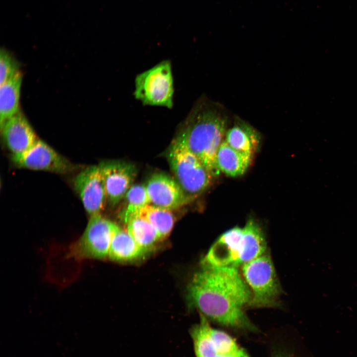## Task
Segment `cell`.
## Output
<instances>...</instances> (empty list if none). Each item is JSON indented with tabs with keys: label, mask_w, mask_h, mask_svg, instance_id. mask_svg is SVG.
Listing matches in <instances>:
<instances>
[{
	"label": "cell",
	"mask_w": 357,
	"mask_h": 357,
	"mask_svg": "<svg viewBox=\"0 0 357 357\" xmlns=\"http://www.w3.org/2000/svg\"><path fill=\"white\" fill-rule=\"evenodd\" d=\"M243 278L252 292L248 306L253 308L279 306L282 289L272 261L265 253L242 266Z\"/></svg>",
	"instance_id": "cell-4"
},
{
	"label": "cell",
	"mask_w": 357,
	"mask_h": 357,
	"mask_svg": "<svg viewBox=\"0 0 357 357\" xmlns=\"http://www.w3.org/2000/svg\"><path fill=\"white\" fill-rule=\"evenodd\" d=\"M167 158L176 180L189 195L194 198L209 187L213 177L178 138L175 137L172 140Z\"/></svg>",
	"instance_id": "cell-5"
},
{
	"label": "cell",
	"mask_w": 357,
	"mask_h": 357,
	"mask_svg": "<svg viewBox=\"0 0 357 357\" xmlns=\"http://www.w3.org/2000/svg\"><path fill=\"white\" fill-rule=\"evenodd\" d=\"M225 141L233 148L253 156L260 141L258 132L244 122H238L227 130Z\"/></svg>",
	"instance_id": "cell-15"
},
{
	"label": "cell",
	"mask_w": 357,
	"mask_h": 357,
	"mask_svg": "<svg viewBox=\"0 0 357 357\" xmlns=\"http://www.w3.org/2000/svg\"><path fill=\"white\" fill-rule=\"evenodd\" d=\"M124 197L125 204L119 217L125 224L130 219L138 216L142 208L150 204L145 184L132 185Z\"/></svg>",
	"instance_id": "cell-20"
},
{
	"label": "cell",
	"mask_w": 357,
	"mask_h": 357,
	"mask_svg": "<svg viewBox=\"0 0 357 357\" xmlns=\"http://www.w3.org/2000/svg\"><path fill=\"white\" fill-rule=\"evenodd\" d=\"M117 226L101 214L90 216L83 234L70 247L69 255L77 259L106 258Z\"/></svg>",
	"instance_id": "cell-7"
},
{
	"label": "cell",
	"mask_w": 357,
	"mask_h": 357,
	"mask_svg": "<svg viewBox=\"0 0 357 357\" xmlns=\"http://www.w3.org/2000/svg\"><path fill=\"white\" fill-rule=\"evenodd\" d=\"M0 129L4 143L12 156L26 152L38 140L27 119L20 111L6 120Z\"/></svg>",
	"instance_id": "cell-12"
},
{
	"label": "cell",
	"mask_w": 357,
	"mask_h": 357,
	"mask_svg": "<svg viewBox=\"0 0 357 357\" xmlns=\"http://www.w3.org/2000/svg\"><path fill=\"white\" fill-rule=\"evenodd\" d=\"M127 231L136 243L147 252L161 240L154 227L140 216L130 219L126 223Z\"/></svg>",
	"instance_id": "cell-18"
},
{
	"label": "cell",
	"mask_w": 357,
	"mask_h": 357,
	"mask_svg": "<svg viewBox=\"0 0 357 357\" xmlns=\"http://www.w3.org/2000/svg\"><path fill=\"white\" fill-rule=\"evenodd\" d=\"M239 357H249L247 354L245 352V351L242 349L240 353L239 354Z\"/></svg>",
	"instance_id": "cell-23"
},
{
	"label": "cell",
	"mask_w": 357,
	"mask_h": 357,
	"mask_svg": "<svg viewBox=\"0 0 357 357\" xmlns=\"http://www.w3.org/2000/svg\"><path fill=\"white\" fill-rule=\"evenodd\" d=\"M145 186L150 204L170 210L183 206L193 198L176 179L162 173L151 175Z\"/></svg>",
	"instance_id": "cell-9"
},
{
	"label": "cell",
	"mask_w": 357,
	"mask_h": 357,
	"mask_svg": "<svg viewBox=\"0 0 357 357\" xmlns=\"http://www.w3.org/2000/svg\"><path fill=\"white\" fill-rule=\"evenodd\" d=\"M227 128L225 117L199 103L181 123L175 137L184 142L214 178L221 172L217 165L216 155L225 138Z\"/></svg>",
	"instance_id": "cell-2"
},
{
	"label": "cell",
	"mask_w": 357,
	"mask_h": 357,
	"mask_svg": "<svg viewBox=\"0 0 357 357\" xmlns=\"http://www.w3.org/2000/svg\"><path fill=\"white\" fill-rule=\"evenodd\" d=\"M11 159L20 168L60 174L72 172L78 167L39 139L27 151L20 155L12 156Z\"/></svg>",
	"instance_id": "cell-8"
},
{
	"label": "cell",
	"mask_w": 357,
	"mask_h": 357,
	"mask_svg": "<svg viewBox=\"0 0 357 357\" xmlns=\"http://www.w3.org/2000/svg\"><path fill=\"white\" fill-rule=\"evenodd\" d=\"M148 252L136 243L127 231L117 226L108 254L111 259L120 262L132 261Z\"/></svg>",
	"instance_id": "cell-14"
},
{
	"label": "cell",
	"mask_w": 357,
	"mask_h": 357,
	"mask_svg": "<svg viewBox=\"0 0 357 357\" xmlns=\"http://www.w3.org/2000/svg\"><path fill=\"white\" fill-rule=\"evenodd\" d=\"M211 334L218 355L235 354L240 350L234 339L227 333L212 327Z\"/></svg>",
	"instance_id": "cell-21"
},
{
	"label": "cell",
	"mask_w": 357,
	"mask_h": 357,
	"mask_svg": "<svg viewBox=\"0 0 357 357\" xmlns=\"http://www.w3.org/2000/svg\"><path fill=\"white\" fill-rule=\"evenodd\" d=\"M73 184L87 212L90 216L100 214L107 199L99 166H90L80 172Z\"/></svg>",
	"instance_id": "cell-10"
},
{
	"label": "cell",
	"mask_w": 357,
	"mask_h": 357,
	"mask_svg": "<svg viewBox=\"0 0 357 357\" xmlns=\"http://www.w3.org/2000/svg\"><path fill=\"white\" fill-rule=\"evenodd\" d=\"M19 65L13 57L5 49L0 52V85L11 78L18 70Z\"/></svg>",
	"instance_id": "cell-22"
},
{
	"label": "cell",
	"mask_w": 357,
	"mask_h": 357,
	"mask_svg": "<svg viewBox=\"0 0 357 357\" xmlns=\"http://www.w3.org/2000/svg\"><path fill=\"white\" fill-rule=\"evenodd\" d=\"M138 216L146 219L154 227L161 240L170 235L175 223V218L171 210L152 204L142 208Z\"/></svg>",
	"instance_id": "cell-19"
},
{
	"label": "cell",
	"mask_w": 357,
	"mask_h": 357,
	"mask_svg": "<svg viewBox=\"0 0 357 357\" xmlns=\"http://www.w3.org/2000/svg\"><path fill=\"white\" fill-rule=\"evenodd\" d=\"M199 322L190 329L196 357H215L217 350L212 338V327L207 319L200 314Z\"/></svg>",
	"instance_id": "cell-17"
},
{
	"label": "cell",
	"mask_w": 357,
	"mask_h": 357,
	"mask_svg": "<svg viewBox=\"0 0 357 357\" xmlns=\"http://www.w3.org/2000/svg\"><path fill=\"white\" fill-rule=\"evenodd\" d=\"M104 179L107 199L115 206L125 196L137 174L132 164L119 161L104 162L99 165Z\"/></svg>",
	"instance_id": "cell-11"
},
{
	"label": "cell",
	"mask_w": 357,
	"mask_h": 357,
	"mask_svg": "<svg viewBox=\"0 0 357 357\" xmlns=\"http://www.w3.org/2000/svg\"><path fill=\"white\" fill-rule=\"evenodd\" d=\"M266 245L262 228L256 221L249 219L243 227H233L220 236L201 264L238 268L264 254Z\"/></svg>",
	"instance_id": "cell-3"
},
{
	"label": "cell",
	"mask_w": 357,
	"mask_h": 357,
	"mask_svg": "<svg viewBox=\"0 0 357 357\" xmlns=\"http://www.w3.org/2000/svg\"><path fill=\"white\" fill-rule=\"evenodd\" d=\"M273 357H288L286 356L282 355V354H277L275 355Z\"/></svg>",
	"instance_id": "cell-24"
},
{
	"label": "cell",
	"mask_w": 357,
	"mask_h": 357,
	"mask_svg": "<svg viewBox=\"0 0 357 357\" xmlns=\"http://www.w3.org/2000/svg\"><path fill=\"white\" fill-rule=\"evenodd\" d=\"M22 74L19 70L11 78L0 85V124L19 111V101Z\"/></svg>",
	"instance_id": "cell-16"
},
{
	"label": "cell",
	"mask_w": 357,
	"mask_h": 357,
	"mask_svg": "<svg viewBox=\"0 0 357 357\" xmlns=\"http://www.w3.org/2000/svg\"><path fill=\"white\" fill-rule=\"evenodd\" d=\"M252 292L238 268L201 264L187 288L189 305L207 319L223 325L250 331L256 328L244 308Z\"/></svg>",
	"instance_id": "cell-1"
},
{
	"label": "cell",
	"mask_w": 357,
	"mask_h": 357,
	"mask_svg": "<svg viewBox=\"0 0 357 357\" xmlns=\"http://www.w3.org/2000/svg\"><path fill=\"white\" fill-rule=\"evenodd\" d=\"M253 156L238 151L224 139L216 155V163L220 172L236 177L243 175L251 163Z\"/></svg>",
	"instance_id": "cell-13"
},
{
	"label": "cell",
	"mask_w": 357,
	"mask_h": 357,
	"mask_svg": "<svg viewBox=\"0 0 357 357\" xmlns=\"http://www.w3.org/2000/svg\"><path fill=\"white\" fill-rule=\"evenodd\" d=\"M134 83L133 95L143 105L173 107L174 87L170 60H162L139 73Z\"/></svg>",
	"instance_id": "cell-6"
}]
</instances>
